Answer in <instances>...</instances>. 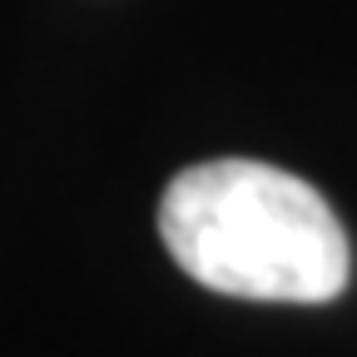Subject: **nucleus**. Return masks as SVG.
I'll return each instance as SVG.
<instances>
[{
    "label": "nucleus",
    "mask_w": 357,
    "mask_h": 357,
    "mask_svg": "<svg viewBox=\"0 0 357 357\" xmlns=\"http://www.w3.org/2000/svg\"><path fill=\"white\" fill-rule=\"evenodd\" d=\"M159 234L194 283L248 303H333L352 278L333 204L258 159L184 169L159 199Z\"/></svg>",
    "instance_id": "nucleus-1"
}]
</instances>
